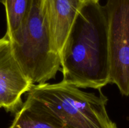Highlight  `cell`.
<instances>
[{
  "instance_id": "cell-1",
  "label": "cell",
  "mask_w": 129,
  "mask_h": 128,
  "mask_svg": "<svg viewBox=\"0 0 129 128\" xmlns=\"http://www.w3.org/2000/svg\"><path fill=\"white\" fill-rule=\"evenodd\" d=\"M62 81L100 90L110 83L107 16L99 2L85 1L60 53Z\"/></svg>"
},
{
  "instance_id": "cell-2",
  "label": "cell",
  "mask_w": 129,
  "mask_h": 128,
  "mask_svg": "<svg viewBox=\"0 0 129 128\" xmlns=\"http://www.w3.org/2000/svg\"><path fill=\"white\" fill-rule=\"evenodd\" d=\"M99 90L96 95L62 80L57 84H34L27 97L67 128H117L107 112L108 98Z\"/></svg>"
},
{
  "instance_id": "cell-3",
  "label": "cell",
  "mask_w": 129,
  "mask_h": 128,
  "mask_svg": "<svg viewBox=\"0 0 129 128\" xmlns=\"http://www.w3.org/2000/svg\"><path fill=\"white\" fill-rule=\"evenodd\" d=\"M13 54L33 84H45L61 71L60 55L52 51L43 0H34L26 21L8 36Z\"/></svg>"
},
{
  "instance_id": "cell-4",
  "label": "cell",
  "mask_w": 129,
  "mask_h": 128,
  "mask_svg": "<svg viewBox=\"0 0 129 128\" xmlns=\"http://www.w3.org/2000/svg\"><path fill=\"white\" fill-rule=\"evenodd\" d=\"M107 21L110 83L129 96V0H107L103 6Z\"/></svg>"
},
{
  "instance_id": "cell-5",
  "label": "cell",
  "mask_w": 129,
  "mask_h": 128,
  "mask_svg": "<svg viewBox=\"0 0 129 128\" xmlns=\"http://www.w3.org/2000/svg\"><path fill=\"white\" fill-rule=\"evenodd\" d=\"M33 85L14 55L8 36L0 38V108L16 114L23 104L22 95Z\"/></svg>"
},
{
  "instance_id": "cell-6",
  "label": "cell",
  "mask_w": 129,
  "mask_h": 128,
  "mask_svg": "<svg viewBox=\"0 0 129 128\" xmlns=\"http://www.w3.org/2000/svg\"><path fill=\"white\" fill-rule=\"evenodd\" d=\"M84 0H43L49 25L51 48L60 55L73 24Z\"/></svg>"
},
{
  "instance_id": "cell-7",
  "label": "cell",
  "mask_w": 129,
  "mask_h": 128,
  "mask_svg": "<svg viewBox=\"0 0 129 128\" xmlns=\"http://www.w3.org/2000/svg\"><path fill=\"white\" fill-rule=\"evenodd\" d=\"M8 128H67L57 118L27 97Z\"/></svg>"
},
{
  "instance_id": "cell-8",
  "label": "cell",
  "mask_w": 129,
  "mask_h": 128,
  "mask_svg": "<svg viewBox=\"0 0 129 128\" xmlns=\"http://www.w3.org/2000/svg\"><path fill=\"white\" fill-rule=\"evenodd\" d=\"M34 0H5L7 30L5 35L10 36L18 30L26 20L31 8Z\"/></svg>"
},
{
  "instance_id": "cell-9",
  "label": "cell",
  "mask_w": 129,
  "mask_h": 128,
  "mask_svg": "<svg viewBox=\"0 0 129 128\" xmlns=\"http://www.w3.org/2000/svg\"><path fill=\"white\" fill-rule=\"evenodd\" d=\"M84 1H95V2H99V0H84Z\"/></svg>"
},
{
  "instance_id": "cell-10",
  "label": "cell",
  "mask_w": 129,
  "mask_h": 128,
  "mask_svg": "<svg viewBox=\"0 0 129 128\" xmlns=\"http://www.w3.org/2000/svg\"><path fill=\"white\" fill-rule=\"evenodd\" d=\"M5 0H0V3L4 5V3H5Z\"/></svg>"
},
{
  "instance_id": "cell-11",
  "label": "cell",
  "mask_w": 129,
  "mask_h": 128,
  "mask_svg": "<svg viewBox=\"0 0 129 128\" xmlns=\"http://www.w3.org/2000/svg\"><path fill=\"white\" fill-rule=\"evenodd\" d=\"M128 120H129V118H128Z\"/></svg>"
}]
</instances>
